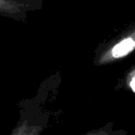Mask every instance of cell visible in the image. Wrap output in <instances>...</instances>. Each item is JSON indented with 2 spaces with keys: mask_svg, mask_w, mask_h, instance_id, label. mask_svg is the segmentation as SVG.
Here are the masks:
<instances>
[{
  "mask_svg": "<svg viewBox=\"0 0 135 135\" xmlns=\"http://www.w3.org/2000/svg\"><path fill=\"white\" fill-rule=\"evenodd\" d=\"M135 50V31L120 38L96 56V65H105L120 59Z\"/></svg>",
  "mask_w": 135,
  "mask_h": 135,
  "instance_id": "6da1fadb",
  "label": "cell"
},
{
  "mask_svg": "<svg viewBox=\"0 0 135 135\" xmlns=\"http://www.w3.org/2000/svg\"><path fill=\"white\" fill-rule=\"evenodd\" d=\"M38 7L36 0H0V16L22 21L27 12Z\"/></svg>",
  "mask_w": 135,
  "mask_h": 135,
  "instance_id": "7a4b0ae2",
  "label": "cell"
},
{
  "mask_svg": "<svg viewBox=\"0 0 135 135\" xmlns=\"http://www.w3.org/2000/svg\"><path fill=\"white\" fill-rule=\"evenodd\" d=\"M44 129H45L44 120L27 118L20 120L10 135H41Z\"/></svg>",
  "mask_w": 135,
  "mask_h": 135,
  "instance_id": "3957f363",
  "label": "cell"
},
{
  "mask_svg": "<svg viewBox=\"0 0 135 135\" xmlns=\"http://www.w3.org/2000/svg\"><path fill=\"white\" fill-rule=\"evenodd\" d=\"M127 83H128V85H129V89H131L132 92L135 93V69L128 75Z\"/></svg>",
  "mask_w": 135,
  "mask_h": 135,
  "instance_id": "277c9868",
  "label": "cell"
},
{
  "mask_svg": "<svg viewBox=\"0 0 135 135\" xmlns=\"http://www.w3.org/2000/svg\"><path fill=\"white\" fill-rule=\"evenodd\" d=\"M83 135H116L112 131H107L105 129H94V131H89Z\"/></svg>",
  "mask_w": 135,
  "mask_h": 135,
  "instance_id": "5b68a950",
  "label": "cell"
}]
</instances>
